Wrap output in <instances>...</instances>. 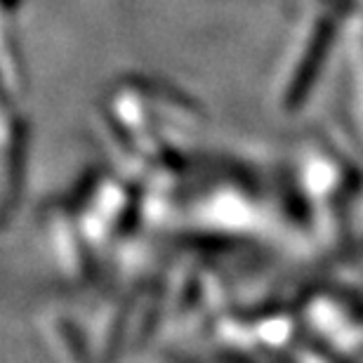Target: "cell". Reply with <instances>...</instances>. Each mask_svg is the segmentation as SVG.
Returning a JSON list of instances; mask_svg holds the SVG:
<instances>
[{
  "mask_svg": "<svg viewBox=\"0 0 363 363\" xmlns=\"http://www.w3.org/2000/svg\"><path fill=\"white\" fill-rule=\"evenodd\" d=\"M330 38H333V26H321L316 31L314 40H311L309 52H307V60H304L300 71H297V76H295V81H293V88H290V94H288L290 106L300 104V99L309 92L311 83H314V78L318 74V67L323 64L325 52H328Z\"/></svg>",
  "mask_w": 363,
  "mask_h": 363,
  "instance_id": "obj_1",
  "label": "cell"
},
{
  "mask_svg": "<svg viewBox=\"0 0 363 363\" xmlns=\"http://www.w3.org/2000/svg\"><path fill=\"white\" fill-rule=\"evenodd\" d=\"M24 149H26V135L24 133H17L12 137V149H10V177H7V201L14 199L17 189L21 184V175H24Z\"/></svg>",
  "mask_w": 363,
  "mask_h": 363,
  "instance_id": "obj_2",
  "label": "cell"
}]
</instances>
